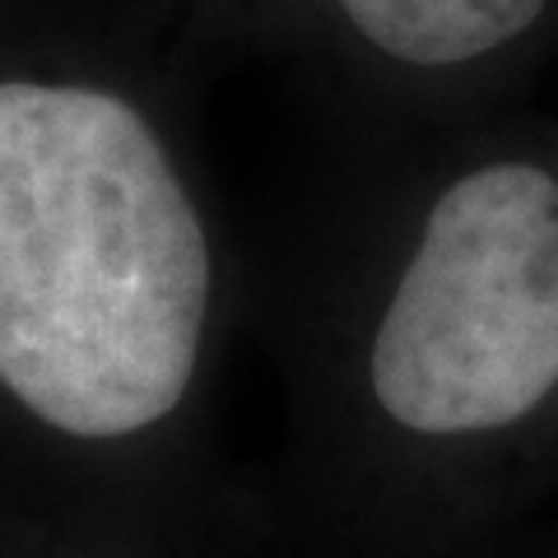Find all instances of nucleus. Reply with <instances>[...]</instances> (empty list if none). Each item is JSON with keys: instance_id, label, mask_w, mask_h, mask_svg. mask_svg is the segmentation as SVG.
Instances as JSON below:
<instances>
[{"instance_id": "nucleus-1", "label": "nucleus", "mask_w": 558, "mask_h": 558, "mask_svg": "<svg viewBox=\"0 0 558 558\" xmlns=\"http://www.w3.org/2000/svg\"><path fill=\"white\" fill-rule=\"evenodd\" d=\"M209 247L159 135L84 84L0 80V387L80 447L168 424L201 368Z\"/></svg>"}, {"instance_id": "nucleus-2", "label": "nucleus", "mask_w": 558, "mask_h": 558, "mask_svg": "<svg viewBox=\"0 0 558 558\" xmlns=\"http://www.w3.org/2000/svg\"><path fill=\"white\" fill-rule=\"evenodd\" d=\"M368 396L418 447L558 424V159L498 154L433 201L377 322Z\"/></svg>"}, {"instance_id": "nucleus-3", "label": "nucleus", "mask_w": 558, "mask_h": 558, "mask_svg": "<svg viewBox=\"0 0 558 558\" xmlns=\"http://www.w3.org/2000/svg\"><path fill=\"white\" fill-rule=\"evenodd\" d=\"M363 38L418 70H461L539 38L558 0H336Z\"/></svg>"}]
</instances>
